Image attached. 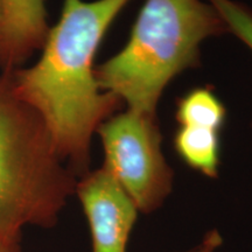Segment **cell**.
I'll use <instances>...</instances> for the list:
<instances>
[{
    "label": "cell",
    "mask_w": 252,
    "mask_h": 252,
    "mask_svg": "<svg viewBox=\"0 0 252 252\" xmlns=\"http://www.w3.org/2000/svg\"><path fill=\"white\" fill-rule=\"evenodd\" d=\"M21 232L0 230V252H24Z\"/></svg>",
    "instance_id": "cell-10"
},
{
    "label": "cell",
    "mask_w": 252,
    "mask_h": 252,
    "mask_svg": "<svg viewBox=\"0 0 252 252\" xmlns=\"http://www.w3.org/2000/svg\"><path fill=\"white\" fill-rule=\"evenodd\" d=\"M2 19V0H0V23Z\"/></svg>",
    "instance_id": "cell-12"
},
{
    "label": "cell",
    "mask_w": 252,
    "mask_h": 252,
    "mask_svg": "<svg viewBox=\"0 0 252 252\" xmlns=\"http://www.w3.org/2000/svg\"><path fill=\"white\" fill-rule=\"evenodd\" d=\"M132 0H63L36 63L7 72L19 99L45 124L60 159L83 176L91 140L124 104L100 89L94 58L113 21Z\"/></svg>",
    "instance_id": "cell-1"
},
{
    "label": "cell",
    "mask_w": 252,
    "mask_h": 252,
    "mask_svg": "<svg viewBox=\"0 0 252 252\" xmlns=\"http://www.w3.org/2000/svg\"><path fill=\"white\" fill-rule=\"evenodd\" d=\"M175 119L179 126H195L222 131L226 121V108L209 87L189 90L176 100Z\"/></svg>",
    "instance_id": "cell-8"
},
{
    "label": "cell",
    "mask_w": 252,
    "mask_h": 252,
    "mask_svg": "<svg viewBox=\"0 0 252 252\" xmlns=\"http://www.w3.org/2000/svg\"><path fill=\"white\" fill-rule=\"evenodd\" d=\"M222 244V237L217 230L207 232L200 245L193 252H215Z\"/></svg>",
    "instance_id": "cell-11"
},
{
    "label": "cell",
    "mask_w": 252,
    "mask_h": 252,
    "mask_svg": "<svg viewBox=\"0 0 252 252\" xmlns=\"http://www.w3.org/2000/svg\"><path fill=\"white\" fill-rule=\"evenodd\" d=\"M104 151L103 167L122 186L138 210L156 212L172 193L174 172L162 153L157 115L126 109L97 130Z\"/></svg>",
    "instance_id": "cell-4"
},
{
    "label": "cell",
    "mask_w": 252,
    "mask_h": 252,
    "mask_svg": "<svg viewBox=\"0 0 252 252\" xmlns=\"http://www.w3.org/2000/svg\"><path fill=\"white\" fill-rule=\"evenodd\" d=\"M232 34L252 52V8L239 0H208Z\"/></svg>",
    "instance_id": "cell-9"
},
{
    "label": "cell",
    "mask_w": 252,
    "mask_h": 252,
    "mask_svg": "<svg viewBox=\"0 0 252 252\" xmlns=\"http://www.w3.org/2000/svg\"><path fill=\"white\" fill-rule=\"evenodd\" d=\"M48 32L45 0H2L0 65L5 72L18 69L42 48Z\"/></svg>",
    "instance_id": "cell-6"
},
{
    "label": "cell",
    "mask_w": 252,
    "mask_h": 252,
    "mask_svg": "<svg viewBox=\"0 0 252 252\" xmlns=\"http://www.w3.org/2000/svg\"><path fill=\"white\" fill-rule=\"evenodd\" d=\"M75 194L89 224L93 252H126L138 208L102 166L81 176Z\"/></svg>",
    "instance_id": "cell-5"
},
{
    "label": "cell",
    "mask_w": 252,
    "mask_h": 252,
    "mask_svg": "<svg viewBox=\"0 0 252 252\" xmlns=\"http://www.w3.org/2000/svg\"><path fill=\"white\" fill-rule=\"evenodd\" d=\"M77 176L60 159L39 115L0 76V230L48 229L75 194Z\"/></svg>",
    "instance_id": "cell-3"
},
{
    "label": "cell",
    "mask_w": 252,
    "mask_h": 252,
    "mask_svg": "<svg viewBox=\"0 0 252 252\" xmlns=\"http://www.w3.org/2000/svg\"><path fill=\"white\" fill-rule=\"evenodd\" d=\"M174 150L188 167L216 179L220 166V132L212 128L179 126L173 139Z\"/></svg>",
    "instance_id": "cell-7"
},
{
    "label": "cell",
    "mask_w": 252,
    "mask_h": 252,
    "mask_svg": "<svg viewBox=\"0 0 252 252\" xmlns=\"http://www.w3.org/2000/svg\"><path fill=\"white\" fill-rule=\"evenodd\" d=\"M224 34L208 0H145L126 45L96 67L97 83L126 109L156 116L167 86L200 65L204 41Z\"/></svg>",
    "instance_id": "cell-2"
},
{
    "label": "cell",
    "mask_w": 252,
    "mask_h": 252,
    "mask_svg": "<svg viewBox=\"0 0 252 252\" xmlns=\"http://www.w3.org/2000/svg\"><path fill=\"white\" fill-rule=\"evenodd\" d=\"M251 128H252V124H251Z\"/></svg>",
    "instance_id": "cell-13"
}]
</instances>
